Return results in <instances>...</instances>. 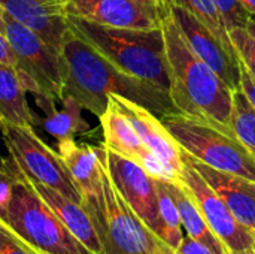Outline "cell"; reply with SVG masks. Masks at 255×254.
I'll list each match as a JSON object with an SVG mask.
<instances>
[{"mask_svg":"<svg viewBox=\"0 0 255 254\" xmlns=\"http://www.w3.org/2000/svg\"><path fill=\"white\" fill-rule=\"evenodd\" d=\"M60 55L64 70V94L75 97L84 109L97 117L106 111L112 94L142 105L158 118L176 112L167 91L127 75L70 27L61 42Z\"/></svg>","mask_w":255,"mask_h":254,"instance_id":"6da1fadb","label":"cell"},{"mask_svg":"<svg viewBox=\"0 0 255 254\" xmlns=\"http://www.w3.org/2000/svg\"><path fill=\"white\" fill-rule=\"evenodd\" d=\"M170 87L176 114L206 123L232 135L230 117L233 91L188 45L170 15L161 18Z\"/></svg>","mask_w":255,"mask_h":254,"instance_id":"7a4b0ae2","label":"cell"},{"mask_svg":"<svg viewBox=\"0 0 255 254\" xmlns=\"http://www.w3.org/2000/svg\"><path fill=\"white\" fill-rule=\"evenodd\" d=\"M69 27L112 64L130 76L169 93L170 78L161 25L157 28H115L67 16Z\"/></svg>","mask_w":255,"mask_h":254,"instance_id":"3957f363","label":"cell"},{"mask_svg":"<svg viewBox=\"0 0 255 254\" xmlns=\"http://www.w3.org/2000/svg\"><path fill=\"white\" fill-rule=\"evenodd\" d=\"M13 168L16 178L4 225L37 254H93L61 223L15 160Z\"/></svg>","mask_w":255,"mask_h":254,"instance_id":"277c9868","label":"cell"},{"mask_svg":"<svg viewBox=\"0 0 255 254\" xmlns=\"http://www.w3.org/2000/svg\"><path fill=\"white\" fill-rule=\"evenodd\" d=\"M84 205L93 219L105 254H175L121 198L106 166L102 196L84 201Z\"/></svg>","mask_w":255,"mask_h":254,"instance_id":"5b68a950","label":"cell"},{"mask_svg":"<svg viewBox=\"0 0 255 254\" xmlns=\"http://www.w3.org/2000/svg\"><path fill=\"white\" fill-rule=\"evenodd\" d=\"M160 120L179 148L196 160L255 183V157L233 135L176 112Z\"/></svg>","mask_w":255,"mask_h":254,"instance_id":"8992f818","label":"cell"},{"mask_svg":"<svg viewBox=\"0 0 255 254\" xmlns=\"http://www.w3.org/2000/svg\"><path fill=\"white\" fill-rule=\"evenodd\" d=\"M3 34L15 55V69L25 91L36 94L37 99L61 102L64 70L60 51L6 12Z\"/></svg>","mask_w":255,"mask_h":254,"instance_id":"52a82bcc","label":"cell"},{"mask_svg":"<svg viewBox=\"0 0 255 254\" xmlns=\"http://www.w3.org/2000/svg\"><path fill=\"white\" fill-rule=\"evenodd\" d=\"M0 130L9 156L28 180L84 204L63 159L34 133L33 126L1 124Z\"/></svg>","mask_w":255,"mask_h":254,"instance_id":"ba28073f","label":"cell"},{"mask_svg":"<svg viewBox=\"0 0 255 254\" xmlns=\"http://www.w3.org/2000/svg\"><path fill=\"white\" fill-rule=\"evenodd\" d=\"M181 157L184 163L181 183L197 204L211 231L221 241L226 253L255 254L254 232L238 222V219L229 210L226 202L194 169V166L190 163L182 150Z\"/></svg>","mask_w":255,"mask_h":254,"instance_id":"9c48e42d","label":"cell"},{"mask_svg":"<svg viewBox=\"0 0 255 254\" xmlns=\"http://www.w3.org/2000/svg\"><path fill=\"white\" fill-rule=\"evenodd\" d=\"M103 148L105 166L114 187L143 225L161 238L163 226L158 211L155 180L139 163L106 148L105 145Z\"/></svg>","mask_w":255,"mask_h":254,"instance_id":"30bf717a","label":"cell"},{"mask_svg":"<svg viewBox=\"0 0 255 254\" xmlns=\"http://www.w3.org/2000/svg\"><path fill=\"white\" fill-rule=\"evenodd\" d=\"M170 15L176 21L178 27L181 28L191 49L215 70V73L227 84V87L232 91L239 90L241 88L239 58L233 57L208 27H205L194 15H191L184 7L172 4Z\"/></svg>","mask_w":255,"mask_h":254,"instance_id":"8fae6325","label":"cell"},{"mask_svg":"<svg viewBox=\"0 0 255 254\" xmlns=\"http://www.w3.org/2000/svg\"><path fill=\"white\" fill-rule=\"evenodd\" d=\"M109 99L128 118L143 145L166 166L173 180L181 181V174L184 168L181 148L173 136L163 126L161 120L142 105H137L123 96L112 94L109 96Z\"/></svg>","mask_w":255,"mask_h":254,"instance_id":"7c38bea8","label":"cell"},{"mask_svg":"<svg viewBox=\"0 0 255 254\" xmlns=\"http://www.w3.org/2000/svg\"><path fill=\"white\" fill-rule=\"evenodd\" d=\"M67 16L115 28H157L161 19L133 0H66Z\"/></svg>","mask_w":255,"mask_h":254,"instance_id":"4fadbf2b","label":"cell"},{"mask_svg":"<svg viewBox=\"0 0 255 254\" xmlns=\"http://www.w3.org/2000/svg\"><path fill=\"white\" fill-rule=\"evenodd\" d=\"M0 4L7 15L60 51L69 30L66 0H0Z\"/></svg>","mask_w":255,"mask_h":254,"instance_id":"5bb4252c","label":"cell"},{"mask_svg":"<svg viewBox=\"0 0 255 254\" xmlns=\"http://www.w3.org/2000/svg\"><path fill=\"white\" fill-rule=\"evenodd\" d=\"M184 151V150H182ZM185 153V151H184ZM194 169L226 202L241 225L255 234V183L239 175L214 169L185 153Z\"/></svg>","mask_w":255,"mask_h":254,"instance_id":"9a60e30c","label":"cell"},{"mask_svg":"<svg viewBox=\"0 0 255 254\" xmlns=\"http://www.w3.org/2000/svg\"><path fill=\"white\" fill-rule=\"evenodd\" d=\"M58 154L63 159L73 183L84 201L100 198L103 193L105 148H94L87 144H78L75 139L57 142Z\"/></svg>","mask_w":255,"mask_h":254,"instance_id":"2e32d148","label":"cell"},{"mask_svg":"<svg viewBox=\"0 0 255 254\" xmlns=\"http://www.w3.org/2000/svg\"><path fill=\"white\" fill-rule=\"evenodd\" d=\"M31 184L34 186L37 193L43 198V201L54 210V213L58 216L61 223L69 229V232L87 250H90L93 254H105L97 229L84 204L72 201L64 195L39 183L31 181Z\"/></svg>","mask_w":255,"mask_h":254,"instance_id":"e0dca14e","label":"cell"},{"mask_svg":"<svg viewBox=\"0 0 255 254\" xmlns=\"http://www.w3.org/2000/svg\"><path fill=\"white\" fill-rule=\"evenodd\" d=\"M103 130L105 147L136 162L142 163L149 150L143 145L128 118L109 99L106 111L99 117Z\"/></svg>","mask_w":255,"mask_h":254,"instance_id":"ac0fdd59","label":"cell"},{"mask_svg":"<svg viewBox=\"0 0 255 254\" xmlns=\"http://www.w3.org/2000/svg\"><path fill=\"white\" fill-rule=\"evenodd\" d=\"M27 91L21 82L16 69L0 61V126L1 124H36V115L31 112Z\"/></svg>","mask_w":255,"mask_h":254,"instance_id":"d6986e66","label":"cell"},{"mask_svg":"<svg viewBox=\"0 0 255 254\" xmlns=\"http://www.w3.org/2000/svg\"><path fill=\"white\" fill-rule=\"evenodd\" d=\"M55 103L57 102L54 100L37 99L39 108L46 114L40 124L46 133L57 139V142L63 139H75L76 135H85L90 130V124L82 117L84 108L75 97L64 94L61 99V109H55Z\"/></svg>","mask_w":255,"mask_h":254,"instance_id":"ffe728a7","label":"cell"},{"mask_svg":"<svg viewBox=\"0 0 255 254\" xmlns=\"http://www.w3.org/2000/svg\"><path fill=\"white\" fill-rule=\"evenodd\" d=\"M167 183L173 195V199L176 202L184 232L193 240L205 244L215 254H226L221 241L215 237V234L208 226L197 204L194 202L188 190L184 187V184L181 181H167Z\"/></svg>","mask_w":255,"mask_h":254,"instance_id":"44dd1931","label":"cell"},{"mask_svg":"<svg viewBox=\"0 0 255 254\" xmlns=\"http://www.w3.org/2000/svg\"><path fill=\"white\" fill-rule=\"evenodd\" d=\"M176 4L184 7L185 10H188L191 15H194L205 27H208L215 37L223 43V46L236 58L238 52L232 43V39L229 36V30L223 21V16L217 7V4L214 3V0H169V6Z\"/></svg>","mask_w":255,"mask_h":254,"instance_id":"7402d4cb","label":"cell"},{"mask_svg":"<svg viewBox=\"0 0 255 254\" xmlns=\"http://www.w3.org/2000/svg\"><path fill=\"white\" fill-rule=\"evenodd\" d=\"M155 187H157V196H158V211H160V219H161V226H163L161 240L175 252L185 237L179 211L173 199V195L169 189V183L166 180H155Z\"/></svg>","mask_w":255,"mask_h":254,"instance_id":"603a6c76","label":"cell"},{"mask_svg":"<svg viewBox=\"0 0 255 254\" xmlns=\"http://www.w3.org/2000/svg\"><path fill=\"white\" fill-rule=\"evenodd\" d=\"M230 126L232 135L255 157V108L241 88L233 91Z\"/></svg>","mask_w":255,"mask_h":254,"instance_id":"cb8c5ba5","label":"cell"},{"mask_svg":"<svg viewBox=\"0 0 255 254\" xmlns=\"http://www.w3.org/2000/svg\"><path fill=\"white\" fill-rule=\"evenodd\" d=\"M232 43L238 52L239 61L250 70L255 78V42L244 27H236L229 30Z\"/></svg>","mask_w":255,"mask_h":254,"instance_id":"d4e9b609","label":"cell"},{"mask_svg":"<svg viewBox=\"0 0 255 254\" xmlns=\"http://www.w3.org/2000/svg\"><path fill=\"white\" fill-rule=\"evenodd\" d=\"M15 168L10 156L1 159L0 165V222L4 225L9 204L12 199V192L15 186Z\"/></svg>","mask_w":255,"mask_h":254,"instance_id":"484cf974","label":"cell"},{"mask_svg":"<svg viewBox=\"0 0 255 254\" xmlns=\"http://www.w3.org/2000/svg\"><path fill=\"white\" fill-rule=\"evenodd\" d=\"M217 4L227 30L236 27H245L248 18L251 16L239 0H214Z\"/></svg>","mask_w":255,"mask_h":254,"instance_id":"4316f807","label":"cell"},{"mask_svg":"<svg viewBox=\"0 0 255 254\" xmlns=\"http://www.w3.org/2000/svg\"><path fill=\"white\" fill-rule=\"evenodd\" d=\"M0 254H37L13 231L0 223Z\"/></svg>","mask_w":255,"mask_h":254,"instance_id":"83f0119b","label":"cell"},{"mask_svg":"<svg viewBox=\"0 0 255 254\" xmlns=\"http://www.w3.org/2000/svg\"><path fill=\"white\" fill-rule=\"evenodd\" d=\"M176 254H215L211 249H208L205 244L193 240L191 237H188L185 234L182 243L179 244V247L175 250Z\"/></svg>","mask_w":255,"mask_h":254,"instance_id":"f1b7e54d","label":"cell"},{"mask_svg":"<svg viewBox=\"0 0 255 254\" xmlns=\"http://www.w3.org/2000/svg\"><path fill=\"white\" fill-rule=\"evenodd\" d=\"M239 66H241V90L247 96L248 102L255 108V78L241 61Z\"/></svg>","mask_w":255,"mask_h":254,"instance_id":"f546056e","label":"cell"},{"mask_svg":"<svg viewBox=\"0 0 255 254\" xmlns=\"http://www.w3.org/2000/svg\"><path fill=\"white\" fill-rule=\"evenodd\" d=\"M133 1H136V3H139L142 7H145L149 13H152L155 18H158V19H161L164 15H167L169 13V10H166V7L161 4V1L160 0H133Z\"/></svg>","mask_w":255,"mask_h":254,"instance_id":"4dcf8cb0","label":"cell"},{"mask_svg":"<svg viewBox=\"0 0 255 254\" xmlns=\"http://www.w3.org/2000/svg\"><path fill=\"white\" fill-rule=\"evenodd\" d=\"M0 61L15 67V55H13V52H12V49H10L3 33H0Z\"/></svg>","mask_w":255,"mask_h":254,"instance_id":"1f68e13d","label":"cell"},{"mask_svg":"<svg viewBox=\"0 0 255 254\" xmlns=\"http://www.w3.org/2000/svg\"><path fill=\"white\" fill-rule=\"evenodd\" d=\"M244 28L248 31V34L254 39L255 42V16H250L248 18V21H247V24H245Z\"/></svg>","mask_w":255,"mask_h":254,"instance_id":"d6a6232c","label":"cell"},{"mask_svg":"<svg viewBox=\"0 0 255 254\" xmlns=\"http://www.w3.org/2000/svg\"><path fill=\"white\" fill-rule=\"evenodd\" d=\"M239 1L251 16H255V0H239Z\"/></svg>","mask_w":255,"mask_h":254,"instance_id":"836d02e7","label":"cell"},{"mask_svg":"<svg viewBox=\"0 0 255 254\" xmlns=\"http://www.w3.org/2000/svg\"><path fill=\"white\" fill-rule=\"evenodd\" d=\"M0 33H4V9L0 4Z\"/></svg>","mask_w":255,"mask_h":254,"instance_id":"e575fe53","label":"cell"},{"mask_svg":"<svg viewBox=\"0 0 255 254\" xmlns=\"http://www.w3.org/2000/svg\"><path fill=\"white\" fill-rule=\"evenodd\" d=\"M160 1H161V4L166 7V10H169V9H170V6H169V0H160Z\"/></svg>","mask_w":255,"mask_h":254,"instance_id":"d590c367","label":"cell"},{"mask_svg":"<svg viewBox=\"0 0 255 254\" xmlns=\"http://www.w3.org/2000/svg\"><path fill=\"white\" fill-rule=\"evenodd\" d=\"M226 254H229V253H226Z\"/></svg>","mask_w":255,"mask_h":254,"instance_id":"8d00e7d4","label":"cell"},{"mask_svg":"<svg viewBox=\"0 0 255 254\" xmlns=\"http://www.w3.org/2000/svg\"><path fill=\"white\" fill-rule=\"evenodd\" d=\"M0 223H1V222H0Z\"/></svg>","mask_w":255,"mask_h":254,"instance_id":"74e56055","label":"cell"},{"mask_svg":"<svg viewBox=\"0 0 255 254\" xmlns=\"http://www.w3.org/2000/svg\"><path fill=\"white\" fill-rule=\"evenodd\" d=\"M175 254H176V253H175Z\"/></svg>","mask_w":255,"mask_h":254,"instance_id":"f35d334b","label":"cell"}]
</instances>
